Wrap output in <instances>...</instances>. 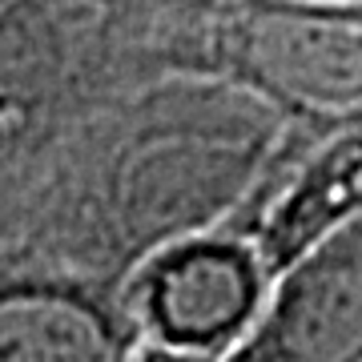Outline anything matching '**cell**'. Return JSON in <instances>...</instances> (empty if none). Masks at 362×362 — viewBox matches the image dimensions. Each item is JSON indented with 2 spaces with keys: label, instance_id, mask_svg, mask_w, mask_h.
<instances>
[{
  "label": "cell",
  "instance_id": "2",
  "mask_svg": "<svg viewBox=\"0 0 362 362\" xmlns=\"http://www.w3.org/2000/svg\"><path fill=\"white\" fill-rule=\"evenodd\" d=\"M221 362H362V214L278 274Z\"/></svg>",
  "mask_w": 362,
  "mask_h": 362
},
{
  "label": "cell",
  "instance_id": "1",
  "mask_svg": "<svg viewBox=\"0 0 362 362\" xmlns=\"http://www.w3.org/2000/svg\"><path fill=\"white\" fill-rule=\"evenodd\" d=\"M262 262L233 238H185L137 278L129 310L145 342L226 358L266 306Z\"/></svg>",
  "mask_w": 362,
  "mask_h": 362
},
{
  "label": "cell",
  "instance_id": "3",
  "mask_svg": "<svg viewBox=\"0 0 362 362\" xmlns=\"http://www.w3.org/2000/svg\"><path fill=\"white\" fill-rule=\"evenodd\" d=\"M129 298L69 274H0V362H133Z\"/></svg>",
  "mask_w": 362,
  "mask_h": 362
},
{
  "label": "cell",
  "instance_id": "4",
  "mask_svg": "<svg viewBox=\"0 0 362 362\" xmlns=\"http://www.w3.org/2000/svg\"><path fill=\"white\" fill-rule=\"evenodd\" d=\"M358 214H362V137H354V141L326 149L302 173V181L286 194V202L270 218L266 238H262L270 278L274 270L282 274L286 266H294L306 250L326 242L338 226H346Z\"/></svg>",
  "mask_w": 362,
  "mask_h": 362
},
{
  "label": "cell",
  "instance_id": "5",
  "mask_svg": "<svg viewBox=\"0 0 362 362\" xmlns=\"http://www.w3.org/2000/svg\"><path fill=\"white\" fill-rule=\"evenodd\" d=\"M133 362H221L214 354H189V350H169V346H157V342H145L137 346Z\"/></svg>",
  "mask_w": 362,
  "mask_h": 362
}]
</instances>
